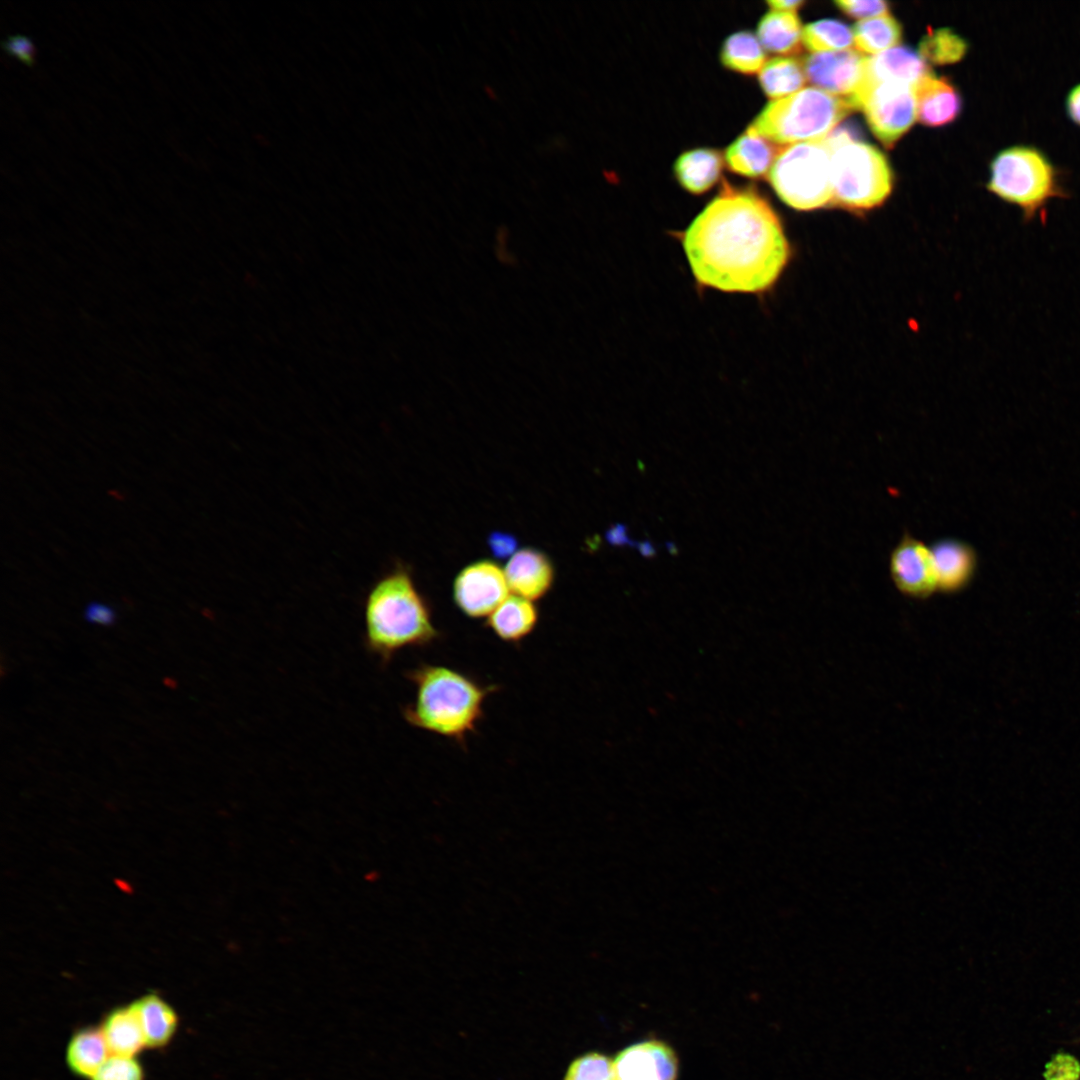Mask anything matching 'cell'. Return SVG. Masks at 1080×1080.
Returning a JSON list of instances; mask_svg holds the SVG:
<instances>
[{"instance_id": "23", "label": "cell", "mask_w": 1080, "mask_h": 1080, "mask_svg": "<svg viewBox=\"0 0 1080 1080\" xmlns=\"http://www.w3.org/2000/svg\"><path fill=\"white\" fill-rule=\"evenodd\" d=\"M111 1055L102 1030L86 1027L71 1037L66 1062L70 1070L83 1078H93Z\"/></svg>"}, {"instance_id": "24", "label": "cell", "mask_w": 1080, "mask_h": 1080, "mask_svg": "<svg viewBox=\"0 0 1080 1080\" xmlns=\"http://www.w3.org/2000/svg\"><path fill=\"white\" fill-rule=\"evenodd\" d=\"M758 79L763 92L773 100L801 90L807 80L803 63L785 56L766 61L758 73Z\"/></svg>"}, {"instance_id": "18", "label": "cell", "mask_w": 1080, "mask_h": 1080, "mask_svg": "<svg viewBox=\"0 0 1080 1080\" xmlns=\"http://www.w3.org/2000/svg\"><path fill=\"white\" fill-rule=\"evenodd\" d=\"M538 620L533 601L513 594L486 618V625L502 641L519 643L534 631Z\"/></svg>"}, {"instance_id": "5", "label": "cell", "mask_w": 1080, "mask_h": 1080, "mask_svg": "<svg viewBox=\"0 0 1080 1080\" xmlns=\"http://www.w3.org/2000/svg\"><path fill=\"white\" fill-rule=\"evenodd\" d=\"M826 138L832 149L831 204L855 211L881 205L893 185L886 157L845 129L836 130Z\"/></svg>"}, {"instance_id": "35", "label": "cell", "mask_w": 1080, "mask_h": 1080, "mask_svg": "<svg viewBox=\"0 0 1080 1080\" xmlns=\"http://www.w3.org/2000/svg\"><path fill=\"white\" fill-rule=\"evenodd\" d=\"M488 546L496 558H506L516 550L517 540L511 534L495 531L488 537Z\"/></svg>"}, {"instance_id": "15", "label": "cell", "mask_w": 1080, "mask_h": 1080, "mask_svg": "<svg viewBox=\"0 0 1080 1080\" xmlns=\"http://www.w3.org/2000/svg\"><path fill=\"white\" fill-rule=\"evenodd\" d=\"M916 117L924 125L938 127L955 120L960 114L961 96L945 78L930 73L915 86Z\"/></svg>"}, {"instance_id": "1", "label": "cell", "mask_w": 1080, "mask_h": 1080, "mask_svg": "<svg viewBox=\"0 0 1080 1080\" xmlns=\"http://www.w3.org/2000/svg\"><path fill=\"white\" fill-rule=\"evenodd\" d=\"M681 239L699 286L724 292L766 291L791 256L782 223L770 203L752 187L727 182Z\"/></svg>"}, {"instance_id": "25", "label": "cell", "mask_w": 1080, "mask_h": 1080, "mask_svg": "<svg viewBox=\"0 0 1080 1080\" xmlns=\"http://www.w3.org/2000/svg\"><path fill=\"white\" fill-rule=\"evenodd\" d=\"M720 60L731 71L751 75L759 73L766 62V54L757 36L743 30L732 33L724 40Z\"/></svg>"}, {"instance_id": "21", "label": "cell", "mask_w": 1080, "mask_h": 1080, "mask_svg": "<svg viewBox=\"0 0 1080 1080\" xmlns=\"http://www.w3.org/2000/svg\"><path fill=\"white\" fill-rule=\"evenodd\" d=\"M101 1030L111 1055L133 1057L146 1046L132 1003L112 1010L105 1017Z\"/></svg>"}, {"instance_id": "30", "label": "cell", "mask_w": 1080, "mask_h": 1080, "mask_svg": "<svg viewBox=\"0 0 1080 1080\" xmlns=\"http://www.w3.org/2000/svg\"><path fill=\"white\" fill-rule=\"evenodd\" d=\"M92 1080H143V1070L133 1057L110 1055Z\"/></svg>"}, {"instance_id": "2", "label": "cell", "mask_w": 1080, "mask_h": 1080, "mask_svg": "<svg viewBox=\"0 0 1080 1080\" xmlns=\"http://www.w3.org/2000/svg\"><path fill=\"white\" fill-rule=\"evenodd\" d=\"M363 644L382 666L406 648L426 647L440 638L429 603L407 568L398 565L370 587L363 605Z\"/></svg>"}, {"instance_id": "34", "label": "cell", "mask_w": 1080, "mask_h": 1080, "mask_svg": "<svg viewBox=\"0 0 1080 1080\" xmlns=\"http://www.w3.org/2000/svg\"><path fill=\"white\" fill-rule=\"evenodd\" d=\"M115 610L101 602H90L84 610V618L87 622L102 626H112L116 621Z\"/></svg>"}, {"instance_id": "7", "label": "cell", "mask_w": 1080, "mask_h": 1080, "mask_svg": "<svg viewBox=\"0 0 1080 1080\" xmlns=\"http://www.w3.org/2000/svg\"><path fill=\"white\" fill-rule=\"evenodd\" d=\"M831 154L827 138L781 146L768 174L778 197L800 211L831 204Z\"/></svg>"}, {"instance_id": "14", "label": "cell", "mask_w": 1080, "mask_h": 1080, "mask_svg": "<svg viewBox=\"0 0 1080 1080\" xmlns=\"http://www.w3.org/2000/svg\"><path fill=\"white\" fill-rule=\"evenodd\" d=\"M504 574L509 590L531 601L545 596L554 580V569L549 558L533 548H524L513 554Z\"/></svg>"}, {"instance_id": "12", "label": "cell", "mask_w": 1080, "mask_h": 1080, "mask_svg": "<svg viewBox=\"0 0 1080 1080\" xmlns=\"http://www.w3.org/2000/svg\"><path fill=\"white\" fill-rule=\"evenodd\" d=\"M617 1080H676L678 1059L674 1050L658 1040L635 1043L614 1059Z\"/></svg>"}, {"instance_id": "39", "label": "cell", "mask_w": 1080, "mask_h": 1080, "mask_svg": "<svg viewBox=\"0 0 1080 1080\" xmlns=\"http://www.w3.org/2000/svg\"><path fill=\"white\" fill-rule=\"evenodd\" d=\"M640 555L644 558H654L657 555V551L650 540H643L636 542V546Z\"/></svg>"}, {"instance_id": "19", "label": "cell", "mask_w": 1080, "mask_h": 1080, "mask_svg": "<svg viewBox=\"0 0 1080 1080\" xmlns=\"http://www.w3.org/2000/svg\"><path fill=\"white\" fill-rule=\"evenodd\" d=\"M724 159L711 148L683 152L675 161L674 174L679 184L692 194L708 191L720 178Z\"/></svg>"}, {"instance_id": "37", "label": "cell", "mask_w": 1080, "mask_h": 1080, "mask_svg": "<svg viewBox=\"0 0 1080 1080\" xmlns=\"http://www.w3.org/2000/svg\"><path fill=\"white\" fill-rule=\"evenodd\" d=\"M1065 108L1069 118L1080 126V83L1069 91Z\"/></svg>"}, {"instance_id": "33", "label": "cell", "mask_w": 1080, "mask_h": 1080, "mask_svg": "<svg viewBox=\"0 0 1080 1080\" xmlns=\"http://www.w3.org/2000/svg\"><path fill=\"white\" fill-rule=\"evenodd\" d=\"M1045 1076L1047 1080H1078L1080 1065L1070 1055L1060 1054L1047 1065Z\"/></svg>"}, {"instance_id": "26", "label": "cell", "mask_w": 1080, "mask_h": 1080, "mask_svg": "<svg viewBox=\"0 0 1080 1080\" xmlns=\"http://www.w3.org/2000/svg\"><path fill=\"white\" fill-rule=\"evenodd\" d=\"M852 32L859 52L875 55L895 47L902 39L900 23L889 14L858 21Z\"/></svg>"}, {"instance_id": "10", "label": "cell", "mask_w": 1080, "mask_h": 1080, "mask_svg": "<svg viewBox=\"0 0 1080 1080\" xmlns=\"http://www.w3.org/2000/svg\"><path fill=\"white\" fill-rule=\"evenodd\" d=\"M889 573L903 595L927 599L937 591L930 546L905 531L889 555Z\"/></svg>"}, {"instance_id": "22", "label": "cell", "mask_w": 1080, "mask_h": 1080, "mask_svg": "<svg viewBox=\"0 0 1080 1080\" xmlns=\"http://www.w3.org/2000/svg\"><path fill=\"white\" fill-rule=\"evenodd\" d=\"M132 1004L141 1024L145 1045L150 1048L165 1046L178 1025L175 1010L155 993H149Z\"/></svg>"}, {"instance_id": "8", "label": "cell", "mask_w": 1080, "mask_h": 1080, "mask_svg": "<svg viewBox=\"0 0 1080 1080\" xmlns=\"http://www.w3.org/2000/svg\"><path fill=\"white\" fill-rule=\"evenodd\" d=\"M915 86L895 81L865 83L849 101L864 112L877 139L891 147L917 119Z\"/></svg>"}, {"instance_id": "31", "label": "cell", "mask_w": 1080, "mask_h": 1080, "mask_svg": "<svg viewBox=\"0 0 1080 1080\" xmlns=\"http://www.w3.org/2000/svg\"><path fill=\"white\" fill-rule=\"evenodd\" d=\"M834 4L844 14L860 21L886 15L889 12V4L882 0H837Z\"/></svg>"}, {"instance_id": "4", "label": "cell", "mask_w": 1080, "mask_h": 1080, "mask_svg": "<svg viewBox=\"0 0 1080 1080\" xmlns=\"http://www.w3.org/2000/svg\"><path fill=\"white\" fill-rule=\"evenodd\" d=\"M852 110L851 102L816 87L770 101L748 126L781 146L826 138Z\"/></svg>"}, {"instance_id": "17", "label": "cell", "mask_w": 1080, "mask_h": 1080, "mask_svg": "<svg viewBox=\"0 0 1080 1080\" xmlns=\"http://www.w3.org/2000/svg\"><path fill=\"white\" fill-rule=\"evenodd\" d=\"M780 147L747 127L727 147L724 161L729 170L736 174L760 178L769 174Z\"/></svg>"}, {"instance_id": "9", "label": "cell", "mask_w": 1080, "mask_h": 1080, "mask_svg": "<svg viewBox=\"0 0 1080 1080\" xmlns=\"http://www.w3.org/2000/svg\"><path fill=\"white\" fill-rule=\"evenodd\" d=\"M504 570L488 560L476 561L463 568L453 583L457 608L472 619L487 618L508 596Z\"/></svg>"}, {"instance_id": "3", "label": "cell", "mask_w": 1080, "mask_h": 1080, "mask_svg": "<svg viewBox=\"0 0 1080 1080\" xmlns=\"http://www.w3.org/2000/svg\"><path fill=\"white\" fill-rule=\"evenodd\" d=\"M405 676L415 697L402 708L404 720L462 746L483 719L486 699L498 690L445 665L421 663Z\"/></svg>"}, {"instance_id": "32", "label": "cell", "mask_w": 1080, "mask_h": 1080, "mask_svg": "<svg viewBox=\"0 0 1080 1080\" xmlns=\"http://www.w3.org/2000/svg\"><path fill=\"white\" fill-rule=\"evenodd\" d=\"M2 47L6 53L19 58L26 65L35 64L36 48L29 37L22 34L9 35L3 40Z\"/></svg>"}, {"instance_id": "20", "label": "cell", "mask_w": 1080, "mask_h": 1080, "mask_svg": "<svg viewBox=\"0 0 1080 1080\" xmlns=\"http://www.w3.org/2000/svg\"><path fill=\"white\" fill-rule=\"evenodd\" d=\"M756 32L763 48L772 53L791 55L801 50L803 28L796 11L771 9L760 19Z\"/></svg>"}, {"instance_id": "27", "label": "cell", "mask_w": 1080, "mask_h": 1080, "mask_svg": "<svg viewBox=\"0 0 1080 1080\" xmlns=\"http://www.w3.org/2000/svg\"><path fill=\"white\" fill-rule=\"evenodd\" d=\"M802 42L812 53L850 49L854 43L853 32L845 23L835 19H822L803 27Z\"/></svg>"}, {"instance_id": "41", "label": "cell", "mask_w": 1080, "mask_h": 1080, "mask_svg": "<svg viewBox=\"0 0 1080 1080\" xmlns=\"http://www.w3.org/2000/svg\"><path fill=\"white\" fill-rule=\"evenodd\" d=\"M485 92L487 93V95H488V96H489L490 98H493V99H495V98H496V93H495V91H493V89H492V88H491L490 86H486V87H485Z\"/></svg>"}, {"instance_id": "38", "label": "cell", "mask_w": 1080, "mask_h": 1080, "mask_svg": "<svg viewBox=\"0 0 1080 1080\" xmlns=\"http://www.w3.org/2000/svg\"><path fill=\"white\" fill-rule=\"evenodd\" d=\"M767 4L770 7V9H773V10L796 11L797 9H799L804 4V1H802V0H770V1H767Z\"/></svg>"}, {"instance_id": "29", "label": "cell", "mask_w": 1080, "mask_h": 1080, "mask_svg": "<svg viewBox=\"0 0 1080 1080\" xmlns=\"http://www.w3.org/2000/svg\"><path fill=\"white\" fill-rule=\"evenodd\" d=\"M564 1080H617L614 1060L591 1052L575 1059Z\"/></svg>"}, {"instance_id": "16", "label": "cell", "mask_w": 1080, "mask_h": 1080, "mask_svg": "<svg viewBox=\"0 0 1080 1080\" xmlns=\"http://www.w3.org/2000/svg\"><path fill=\"white\" fill-rule=\"evenodd\" d=\"M930 73L929 66L919 53L908 47H893L867 57L862 84L895 81L916 85Z\"/></svg>"}, {"instance_id": "40", "label": "cell", "mask_w": 1080, "mask_h": 1080, "mask_svg": "<svg viewBox=\"0 0 1080 1080\" xmlns=\"http://www.w3.org/2000/svg\"><path fill=\"white\" fill-rule=\"evenodd\" d=\"M666 547H667L668 551H669V552H670L671 554H673V555H676V554H678V548H677V546H676V544H675V543H673V542H666Z\"/></svg>"}, {"instance_id": "36", "label": "cell", "mask_w": 1080, "mask_h": 1080, "mask_svg": "<svg viewBox=\"0 0 1080 1080\" xmlns=\"http://www.w3.org/2000/svg\"><path fill=\"white\" fill-rule=\"evenodd\" d=\"M605 537H606V540L608 541V543L610 545H612V546H616V547H624V546L635 547L636 546V542L629 538L627 526L625 524H622V523H615L614 525H612L606 531Z\"/></svg>"}, {"instance_id": "28", "label": "cell", "mask_w": 1080, "mask_h": 1080, "mask_svg": "<svg viewBox=\"0 0 1080 1080\" xmlns=\"http://www.w3.org/2000/svg\"><path fill=\"white\" fill-rule=\"evenodd\" d=\"M967 49V42L948 28L928 32L919 44V54L924 61L936 65L960 61Z\"/></svg>"}, {"instance_id": "11", "label": "cell", "mask_w": 1080, "mask_h": 1080, "mask_svg": "<svg viewBox=\"0 0 1080 1080\" xmlns=\"http://www.w3.org/2000/svg\"><path fill=\"white\" fill-rule=\"evenodd\" d=\"M866 62L861 52L847 49L812 53L805 57L803 67L806 79L816 88L849 100L864 80Z\"/></svg>"}, {"instance_id": "13", "label": "cell", "mask_w": 1080, "mask_h": 1080, "mask_svg": "<svg viewBox=\"0 0 1080 1080\" xmlns=\"http://www.w3.org/2000/svg\"><path fill=\"white\" fill-rule=\"evenodd\" d=\"M937 591L955 594L965 589L974 577L977 554L973 547L955 537H941L930 545Z\"/></svg>"}, {"instance_id": "6", "label": "cell", "mask_w": 1080, "mask_h": 1080, "mask_svg": "<svg viewBox=\"0 0 1080 1080\" xmlns=\"http://www.w3.org/2000/svg\"><path fill=\"white\" fill-rule=\"evenodd\" d=\"M990 192L1019 208L1025 220L1041 215L1065 191L1054 165L1037 148L1014 145L1000 151L990 165Z\"/></svg>"}]
</instances>
